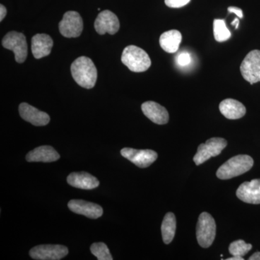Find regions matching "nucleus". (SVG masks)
<instances>
[{
    "label": "nucleus",
    "mask_w": 260,
    "mask_h": 260,
    "mask_svg": "<svg viewBox=\"0 0 260 260\" xmlns=\"http://www.w3.org/2000/svg\"><path fill=\"white\" fill-rule=\"evenodd\" d=\"M190 55H189V54H188V53H181V54H179V56H178L177 62L180 66H186V65L190 63Z\"/></svg>",
    "instance_id": "nucleus-26"
},
{
    "label": "nucleus",
    "mask_w": 260,
    "mask_h": 260,
    "mask_svg": "<svg viewBox=\"0 0 260 260\" xmlns=\"http://www.w3.org/2000/svg\"><path fill=\"white\" fill-rule=\"evenodd\" d=\"M121 61L130 71L143 73L150 68L151 60L146 51L136 46L124 48L121 54Z\"/></svg>",
    "instance_id": "nucleus-3"
},
{
    "label": "nucleus",
    "mask_w": 260,
    "mask_h": 260,
    "mask_svg": "<svg viewBox=\"0 0 260 260\" xmlns=\"http://www.w3.org/2000/svg\"><path fill=\"white\" fill-rule=\"evenodd\" d=\"M254 165V160L248 155H239L224 162L218 171L216 176L218 179L226 180L239 177L249 172Z\"/></svg>",
    "instance_id": "nucleus-2"
},
{
    "label": "nucleus",
    "mask_w": 260,
    "mask_h": 260,
    "mask_svg": "<svg viewBox=\"0 0 260 260\" xmlns=\"http://www.w3.org/2000/svg\"><path fill=\"white\" fill-rule=\"evenodd\" d=\"M190 0H165V4L169 8H179L185 6Z\"/></svg>",
    "instance_id": "nucleus-25"
},
{
    "label": "nucleus",
    "mask_w": 260,
    "mask_h": 260,
    "mask_svg": "<svg viewBox=\"0 0 260 260\" xmlns=\"http://www.w3.org/2000/svg\"><path fill=\"white\" fill-rule=\"evenodd\" d=\"M177 229V220L173 213H168L164 217L161 225L162 241L166 244L172 242Z\"/></svg>",
    "instance_id": "nucleus-21"
},
{
    "label": "nucleus",
    "mask_w": 260,
    "mask_h": 260,
    "mask_svg": "<svg viewBox=\"0 0 260 260\" xmlns=\"http://www.w3.org/2000/svg\"><path fill=\"white\" fill-rule=\"evenodd\" d=\"M53 44L54 42L50 36L44 34H37L31 39L32 55L37 59L49 55Z\"/></svg>",
    "instance_id": "nucleus-16"
},
{
    "label": "nucleus",
    "mask_w": 260,
    "mask_h": 260,
    "mask_svg": "<svg viewBox=\"0 0 260 260\" xmlns=\"http://www.w3.org/2000/svg\"><path fill=\"white\" fill-rule=\"evenodd\" d=\"M71 74L75 81L84 88H93L96 83V68L93 61L87 56H80L73 61Z\"/></svg>",
    "instance_id": "nucleus-1"
},
{
    "label": "nucleus",
    "mask_w": 260,
    "mask_h": 260,
    "mask_svg": "<svg viewBox=\"0 0 260 260\" xmlns=\"http://www.w3.org/2000/svg\"><path fill=\"white\" fill-rule=\"evenodd\" d=\"M213 34L215 41L224 42L229 40L232 36L230 30L228 29L224 20L215 19L213 22Z\"/></svg>",
    "instance_id": "nucleus-22"
},
{
    "label": "nucleus",
    "mask_w": 260,
    "mask_h": 260,
    "mask_svg": "<svg viewBox=\"0 0 260 260\" xmlns=\"http://www.w3.org/2000/svg\"><path fill=\"white\" fill-rule=\"evenodd\" d=\"M68 249L59 244H44L32 248L30 257L37 260H60L68 254Z\"/></svg>",
    "instance_id": "nucleus-9"
},
{
    "label": "nucleus",
    "mask_w": 260,
    "mask_h": 260,
    "mask_svg": "<svg viewBox=\"0 0 260 260\" xmlns=\"http://www.w3.org/2000/svg\"><path fill=\"white\" fill-rule=\"evenodd\" d=\"M227 144L226 140L223 138H210L207 140L206 143L199 145L198 153L194 155L193 160L197 166L201 165L212 157H216L220 155L227 146Z\"/></svg>",
    "instance_id": "nucleus-6"
},
{
    "label": "nucleus",
    "mask_w": 260,
    "mask_h": 260,
    "mask_svg": "<svg viewBox=\"0 0 260 260\" xmlns=\"http://www.w3.org/2000/svg\"><path fill=\"white\" fill-rule=\"evenodd\" d=\"M182 36L179 30H170L164 32L160 36L159 39L160 47L166 52L172 53L177 52L180 45Z\"/></svg>",
    "instance_id": "nucleus-20"
},
{
    "label": "nucleus",
    "mask_w": 260,
    "mask_h": 260,
    "mask_svg": "<svg viewBox=\"0 0 260 260\" xmlns=\"http://www.w3.org/2000/svg\"><path fill=\"white\" fill-rule=\"evenodd\" d=\"M68 184L73 187L82 189H93L99 186L97 178L87 172H73L67 179Z\"/></svg>",
    "instance_id": "nucleus-17"
},
{
    "label": "nucleus",
    "mask_w": 260,
    "mask_h": 260,
    "mask_svg": "<svg viewBox=\"0 0 260 260\" xmlns=\"http://www.w3.org/2000/svg\"><path fill=\"white\" fill-rule=\"evenodd\" d=\"M220 112L229 119H239L245 115L246 109L244 104L235 99H227L220 102Z\"/></svg>",
    "instance_id": "nucleus-19"
},
{
    "label": "nucleus",
    "mask_w": 260,
    "mask_h": 260,
    "mask_svg": "<svg viewBox=\"0 0 260 260\" xmlns=\"http://www.w3.org/2000/svg\"><path fill=\"white\" fill-rule=\"evenodd\" d=\"M237 196L244 203L260 204V179H253L243 183L238 188Z\"/></svg>",
    "instance_id": "nucleus-13"
},
{
    "label": "nucleus",
    "mask_w": 260,
    "mask_h": 260,
    "mask_svg": "<svg viewBox=\"0 0 260 260\" xmlns=\"http://www.w3.org/2000/svg\"><path fill=\"white\" fill-rule=\"evenodd\" d=\"M19 114L22 119L34 126H45L50 121V116L49 114L39 110L37 108L32 107L27 103H22L20 104Z\"/></svg>",
    "instance_id": "nucleus-12"
},
{
    "label": "nucleus",
    "mask_w": 260,
    "mask_h": 260,
    "mask_svg": "<svg viewBox=\"0 0 260 260\" xmlns=\"http://www.w3.org/2000/svg\"><path fill=\"white\" fill-rule=\"evenodd\" d=\"M228 11H229V13H234V14L237 15L239 18H243V11L240 8H237V7H229V8H228Z\"/></svg>",
    "instance_id": "nucleus-27"
},
{
    "label": "nucleus",
    "mask_w": 260,
    "mask_h": 260,
    "mask_svg": "<svg viewBox=\"0 0 260 260\" xmlns=\"http://www.w3.org/2000/svg\"><path fill=\"white\" fill-rule=\"evenodd\" d=\"M242 256H233L232 257L228 258L226 260H244Z\"/></svg>",
    "instance_id": "nucleus-30"
},
{
    "label": "nucleus",
    "mask_w": 260,
    "mask_h": 260,
    "mask_svg": "<svg viewBox=\"0 0 260 260\" xmlns=\"http://www.w3.org/2000/svg\"><path fill=\"white\" fill-rule=\"evenodd\" d=\"M249 260H260L259 251H257V252H255L254 254H252V255L249 258Z\"/></svg>",
    "instance_id": "nucleus-29"
},
{
    "label": "nucleus",
    "mask_w": 260,
    "mask_h": 260,
    "mask_svg": "<svg viewBox=\"0 0 260 260\" xmlns=\"http://www.w3.org/2000/svg\"><path fill=\"white\" fill-rule=\"evenodd\" d=\"M5 49L13 51L15 61L23 63L28 56V45L26 39L22 32L10 31L5 35L2 42Z\"/></svg>",
    "instance_id": "nucleus-5"
},
{
    "label": "nucleus",
    "mask_w": 260,
    "mask_h": 260,
    "mask_svg": "<svg viewBox=\"0 0 260 260\" xmlns=\"http://www.w3.org/2000/svg\"><path fill=\"white\" fill-rule=\"evenodd\" d=\"M216 235V224L212 215L206 212L201 213L197 224L196 236L198 244L203 248L213 244Z\"/></svg>",
    "instance_id": "nucleus-4"
},
{
    "label": "nucleus",
    "mask_w": 260,
    "mask_h": 260,
    "mask_svg": "<svg viewBox=\"0 0 260 260\" xmlns=\"http://www.w3.org/2000/svg\"><path fill=\"white\" fill-rule=\"evenodd\" d=\"M59 158V154L49 145L38 147L26 155V160L28 162H51L56 161Z\"/></svg>",
    "instance_id": "nucleus-18"
},
{
    "label": "nucleus",
    "mask_w": 260,
    "mask_h": 260,
    "mask_svg": "<svg viewBox=\"0 0 260 260\" xmlns=\"http://www.w3.org/2000/svg\"><path fill=\"white\" fill-rule=\"evenodd\" d=\"M7 15L6 8L3 5H0V21H3Z\"/></svg>",
    "instance_id": "nucleus-28"
},
{
    "label": "nucleus",
    "mask_w": 260,
    "mask_h": 260,
    "mask_svg": "<svg viewBox=\"0 0 260 260\" xmlns=\"http://www.w3.org/2000/svg\"><path fill=\"white\" fill-rule=\"evenodd\" d=\"M232 25H234L235 24V28L237 29L239 28V19L236 18L235 20H234V21L232 23Z\"/></svg>",
    "instance_id": "nucleus-31"
},
{
    "label": "nucleus",
    "mask_w": 260,
    "mask_h": 260,
    "mask_svg": "<svg viewBox=\"0 0 260 260\" xmlns=\"http://www.w3.org/2000/svg\"><path fill=\"white\" fill-rule=\"evenodd\" d=\"M252 249L251 244H246L244 240H237L229 245V253L232 256H244Z\"/></svg>",
    "instance_id": "nucleus-23"
},
{
    "label": "nucleus",
    "mask_w": 260,
    "mask_h": 260,
    "mask_svg": "<svg viewBox=\"0 0 260 260\" xmlns=\"http://www.w3.org/2000/svg\"><path fill=\"white\" fill-rule=\"evenodd\" d=\"M95 30L100 35H104L106 32L114 35L120 28L119 18L110 10H104L99 13L94 23Z\"/></svg>",
    "instance_id": "nucleus-11"
},
{
    "label": "nucleus",
    "mask_w": 260,
    "mask_h": 260,
    "mask_svg": "<svg viewBox=\"0 0 260 260\" xmlns=\"http://www.w3.org/2000/svg\"><path fill=\"white\" fill-rule=\"evenodd\" d=\"M92 254L99 260H112L113 257L107 244L103 242L94 243L90 246Z\"/></svg>",
    "instance_id": "nucleus-24"
},
{
    "label": "nucleus",
    "mask_w": 260,
    "mask_h": 260,
    "mask_svg": "<svg viewBox=\"0 0 260 260\" xmlns=\"http://www.w3.org/2000/svg\"><path fill=\"white\" fill-rule=\"evenodd\" d=\"M68 208L73 213L92 219L100 218L104 213L100 205L82 200H70Z\"/></svg>",
    "instance_id": "nucleus-14"
},
{
    "label": "nucleus",
    "mask_w": 260,
    "mask_h": 260,
    "mask_svg": "<svg viewBox=\"0 0 260 260\" xmlns=\"http://www.w3.org/2000/svg\"><path fill=\"white\" fill-rule=\"evenodd\" d=\"M121 154L124 158L142 169L150 167L158 158V154L152 150L124 148L121 150Z\"/></svg>",
    "instance_id": "nucleus-10"
},
{
    "label": "nucleus",
    "mask_w": 260,
    "mask_h": 260,
    "mask_svg": "<svg viewBox=\"0 0 260 260\" xmlns=\"http://www.w3.org/2000/svg\"><path fill=\"white\" fill-rule=\"evenodd\" d=\"M243 78L251 85L260 82V51H250L240 66Z\"/></svg>",
    "instance_id": "nucleus-7"
},
{
    "label": "nucleus",
    "mask_w": 260,
    "mask_h": 260,
    "mask_svg": "<svg viewBox=\"0 0 260 260\" xmlns=\"http://www.w3.org/2000/svg\"><path fill=\"white\" fill-rule=\"evenodd\" d=\"M143 114L157 124H167L169 119V112L166 108L162 107L158 103L154 102H146L141 106Z\"/></svg>",
    "instance_id": "nucleus-15"
},
{
    "label": "nucleus",
    "mask_w": 260,
    "mask_h": 260,
    "mask_svg": "<svg viewBox=\"0 0 260 260\" xmlns=\"http://www.w3.org/2000/svg\"><path fill=\"white\" fill-rule=\"evenodd\" d=\"M59 32L66 38H77L81 35L83 30V21L79 13L68 11L63 15L59 24Z\"/></svg>",
    "instance_id": "nucleus-8"
}]
</instances>
